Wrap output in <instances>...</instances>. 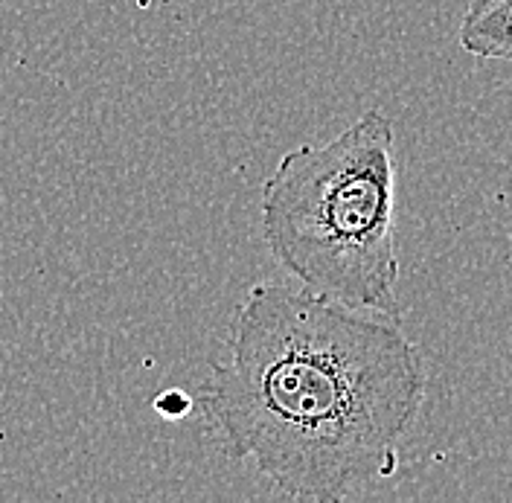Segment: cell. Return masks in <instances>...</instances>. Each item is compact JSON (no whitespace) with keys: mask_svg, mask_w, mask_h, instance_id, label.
Wrapping results in <instances>:
<instances>
[{"mask_svg":"<svg viewBox=\"0 0 512 503\" xmlns=\"http://www.w3.org/2000/svg\"><path fill=\"white\" fill-rule=\"evenodd\" d=\"M425 399L419 346L309 288L262 283L233 323L207 410L224 448L300 501H344L393 477Z\"/></svg>","mask_w":512,"mask_h":503,"instance_id":"1","label":"cell"},{"mask_svg":"<svg viewBox=\"0 0 512 503\" xmlns=\"http://www.w3.org/2000/svg\"><path fill=\"white\" fill-rule=\"evenodd\" d=\"M393 120L370 108L320 146H297L262 187V239L309 291L396 312Z\"/></svg>","mask_w":512,"mask_h":503,"instance_id":"2","label":"cell"},{"mask_svg":"<svg viewBox=\"0 0 512 503\" xmlns=\"http://www.w3.org/2000/svg\"><path fill=\"white\" fill-rule=\"evenodd\" d=\"M460 47L483 62H512V0H475L460 24Z\"/></svg>","mask_w":512,"mask_h":503,"instance_id":"3","label":"cell"},{"mask_svg":"<svg viewBox=\"0 0 512 503\" xmlns=\"http://www.w3.org/2000/svg\"><path fill=\"white\" fill-rule=\"evenodd\" d=\"M155 408H158L160 416L178 419V416L190 413V399L184 393H166V396H160L158 402H155Z\"/></svg>","mask_w":512,"mask_h":503,"instance_id":"4","label":"cell"}]
</instances>
